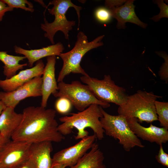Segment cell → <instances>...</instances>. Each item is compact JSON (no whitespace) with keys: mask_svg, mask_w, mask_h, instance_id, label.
I'll return each mask as SVG.
<instances>
[{"mask_svg":"<svg viewBox=\"0 0 168 168\" xmlns=\"http://www.w3.org/2000/svg\"><path fill=\"white\" fill-rule=\"evenodd\" d=\"M56 112L41 106L25 108L21 123L11 138L30 143L61 142L64 137L58 131Z\"/></svg>","mask_w":168,"mask_h":168,"instance_id":"obj_1","label":"cell"},{"mask_svg":"<svg viewBox=\"0 0 168 168\" xmlns=\"http://www.w3.org/2000/svg\"><path fill=\"white\" fill-rule=\"evenodd\" d=\"M101 107L93 104L82 111L70 113L69 116L60 117L59 120L62 123L58 126V131L63 135H66L70 134L73 129L75 128L78 132L75 138L78 140L88 136L89 133L85 129L90 128L97 138L102 140L105 131L100 121V119L103 117Z\"/></svg>","mask_w":168,"mask_h":168,"instance_id":"obj_2","label":"cell"},{"mask_svg":"<svg viewBox=\"0 0 168 168\" xmlns=\"http://www.w3.org/2000/svg\"><path fill=\"white\" fill-rule=\"evenodd\" d=\"M104 36V35L99 36L89 42L84 33L82 31L79 32L73 48L68 52L61 53L59 55L63 61V65L57 81L58 82L63 81L65 77L71 73L80 74L83 76L88 75L81 67V62L88 51L103 45L101 41Z\"/></svg>","mask_w":168,"mask_h":168,"instance_id":"obj_3","label":"cell"},{"mask_svg":"<svg viewBox=\"0 0 168 168\" xmlns=\"http://www.w3.org/2000/svg\"><path fill=\"white\" fill-rule=\"evenodd\" d=\"M161 97L152 92L138 90L135 94L128 96L126 103L119 106L118 113L126 118H135L138 122L151 123L158 120L154 103Z\"/></svg>","mask_w":168,"mask_h":168,"instance_id":"obj_4","label":"cell"},{"mask_svg":"<svg viewBox=\"0 0 168 168\" xmlns=\"http://www.w3.org/2000/svg\"><path fill=\"white\" fill-rule=\"evenodd\" d=\"M53 5L51 8H48L49 13L54 16V21L49 23L44 18V23L40 24L41 29L45 32L44 36L48 39L52 44H55L54 37L58 31L62 32L65 39L69 40L68 33L76 24L74 21H69L67 19L66 14L68 9L71 7L75 10L78 20V29L80 22V11L82 7L77 6L70 0H53L49 3L47 7Z\"/></svg>","mask_w":168,"mask_h":168,"instance_id":"obj_5","label":"cell"},{"mask_svg":"<svg viewBox=\"0 0 168 168\" xmlns=\"http://www.w3.org/2000/svg\"><path fill=\"white\" fill-rule=\"evenodd\" d=\"M101 110L103 117L100 119V121L106 135L118 139L119 143L127 152H130L136 146L140 148L145 147L130 128L126 118L120 115H110L102 107Z\"/></svg>","mask_w":168,"mask_h":168,"instance_id":"obj_6","label":"cell"},{"mask_svg":"<svg viewBox=\"0 0 168 168\" xmlns=\"http://www.w3.org/2000/svg\"><path fill=\"white\" fill-rule=\"evenodd\" d=\"M58 86V90L53 96L55 97L68 99L72 105L79 111L84 110L93 104L97 105L104 108L110 106L109 103L98 100L88 86L79 81H72L69 84L62 81L59 82Z\"/></svg>","mask_w":168,"mask_h":168,"instance_id":"obj_7","label":"cell"},{"mask_svg":"<svg viewBox=\"0 0 168 168\" xmlns=\"http://www.w3.org/2000/svg\"><path fill=\"white\" fill-rule=\"evenodd\" d=\"M81 81L88 86L95 96L103 102L112 103L119 105L124 104L128 95L124 88L116 85L109 75H105L101 80L88 75L80 77Z\"/></svg>","mask_w":168,"mask_h":168,"instance_id":"obj_8","label":"cell"},{"mask_svg":"<svg viewBox=\"0 0 168 168\" xmlns=\"http://www.w3.org/2000/svg\"><path fill=\"white\" fill-rule=\"evenodd\" d=\"M10 140L0 149V168H15L29 158L31 144Z\"/></svg>","mask_w":168,"mask_h":168,"instance_id":"obj_9","label":"cell"},{"mask_svg":"<svg viewBox=\"0 0 168 168\" xmlns=\"http://www.w3.org/2000/svg\"><path fill=\"white\" fill-rule=\"evenodd\" d=\"M96 138L94 134L88 135L75 145L57 152L52 158L53 166L61 164L70 167L74 166L91 148Z\"/></svg>","mask_w":168,"mask_h":168,"instance_id":"obj_10","label":"cell"},{"mask_svg":"<svg viewBox=\"0 0 168 168\" xmlns=\"http://www.w3.org/2000/svg\"><path fill=\"white\" fill-rule=\"evenodd\" d=\"M42 77H36L16 90L0 92V100L6 107L15 108L21 100L29 97L41 96Z\"/></svg>","mask_w":168,"mask_h":168,"instance_id":"obj_11","label":"cell"},{"mask_svg":"<svg viewBox=\"0 0 168 168\" xmlns=\"http://www.w3.org/2000/svg\"><path fill=\"white\" fill-rule=\"evenodd\" d=\"M127 121L130 128L138 138L159 145L168 141V130L165 128L157 127L152 124L149 127H145L141 125L135 118H127Z\"/></svg>","mask_w":168,"mask_h":168,"instance_id":"obj_12","label":"cell"},{"mask_svg":"<svg viewBox=\"0 0 168 168\" xmlns=\"http://www.w3.org/2000/svg\"><path fill=\"white\" fill-rule=\"evenodd\" d=\"M44 67L42 60H39L31 68L21 70L9 79L0 80V87L5 92L14 91L33 78L41 76Z\"/></svg>","mask_w":168,"mask_h":168,"instance_id":"obj_13","label":"cell"},{"mask_svg":"<svg viewBox=\"0 0 168 168\" xmlns=\"http://www.w3.org/2000/svg\"><path fill=\"white\" fill-rule=\"evenodd\" d=\"M56 56L47 57V63L42 74L41 86L42 100L41 106L46 108L48 99L51 94L53 95L58 90L55 77V64Z\"/></svg>","mask_w":168,"mask_h":168,"instance_id":"obj_14","label":"cell"},{"mask_svg":"<svg viewBox=\"0 0 168 168\" xmlns=\"http://www.w3.org/2000/svg\"><path fill=\"white\" fill-rule=\"evenodd\" d=\"M134 0H128L122 6L118 8L108 9L112 17L117 21L116 27L118 29H124L125 23L129 22L135 24L140 27L146 29L147 24L142 21L137 17L135 12Z\"/></svg>","mask_w":168,"mask_h":168,"instance_id":"obj_15","label":"cell"},{"mask_svg":"<svg viewBox=\"0 0 168 168\" xmlns=\"http://www.w3.org/2000/svg\"><path fill=\"white\" fill-rule=\"evenodd\" d=\"M64 49L63 44L60 42L38 49L27 50L17 45L14 47L15 52L24 55L28 61L30 67H33L34 63L41 58L51 56H59Z\"/></svg>","mask_w":168,"mask_h":168,"instance_id":"obj_16","label":"cell"},{"mask_svg":"<svg viewBox=\"0 0 168 168\" xmlns=\"http://www.w3.org/2000/svg\"><path fill=\"white\" fill-rule=\"evenodd\" d=\"M52 142L45 141L31 144L29 158L33 161L35 168H52L53 151Z\"/></svg>","mask_w":168,"mask_h":168,"instance_id":"obj_17","label":"cell"},{"mask_svg":"<svg viewBox=\"0 0 168 168\" xmlns=\"http://www.w3.org/2000/svg\"><path fill=\"white\" fill-rule=\"evenodd\" d=\"M14 109L6 107L0 115V133L9 139L19 126L22 118V114L16 113Z\"/></svg>","mask_w":168,"mask_h":168,"instance_id":"obj_18","label":"cell"},{"mask_svg":"<svg viewBox=\"0 0 168 168\" xmlns=\"http://www.w3.org/2000/svg\"><path fill=\"white\" fill-rule=\"evenodd\" d=\"M105 157L99 145L95 143L90 150L86 153L74 166L69 168H106Z\"/></svg>","mask_w":168,"mask_h":168,"instance_id":"obj_19","label":"cell"},{"mask_svg":"<svg viewBox=\"0 0 168 168\" xmlns=\"http://www.w3.org/2000/svg\"><path fill=\"white\" fill-rule=\"evenodd\" d=\"M26 58L24 56L12 55L8 54L7 51H0V60L4 64L3 73L6 79L11 78L16 74L17 71L27 65V63H19L20 61Z\"/></svg>","mask_w":168,"mask_h":168,"instance_id":"obj_20","label":"cell"},{"mask_svg":"<svg viewBox=\"0 0 168 168\" xmlns=\"http://www.w3.org/2000/svg\"><path fill=\"white\" fill-rule=\"evenodd\" d=\"M154 104L160 126L168 129V102L156 100Z\"/></svg>","mask_w":168,"mask_h":168,"instance_id":"obj_21","label":"cell"},{"mask_svg":"<svg viewBox=\"0 0 168 168\" xmlns=\"http://www.w3.org/2000/svg\"><path fill=\"white\" fill-rule=\"evenodd\" d=\"M9 7L14 8H20L26 11L33 12L34 11V6L27 0H2Z\"/></svg>","mask_w":168,"mask_h":168,"instance_id":"obj_22","label":"cell"},{"mask_svg":"<svg viewBox=\"0 0 168 168\" xmlns=\"http://www.w3.org/2000/svg\"><path fill=\"white\" fill-rule=\"evenodd\" d=\"M160 57H162L164 60L160 68L158 75L160 79L164 81L166 83L168 82V56L164 51H159L155 52Z\"/></svg>","mask_w":168,"mask_h":168,"instance_id":"obj_23","label":"cell"},{"mask_svg":"<svg viewBox=\"0 0 168 168\" xmlns=\"http://www.w3.org/2000/svg\"><path fill=\"white\" fill-rule=\"evenodd\" d=\"M72 104L67 98L60 97L57 100L55 104L56 111L62 114H66L69 112L71 109Z\"/></svg>","mask_w":168,"mask_h":168,"instance_id":"obj_24","label":"cell"},{"mask_svg":"<svg viewBox=\"0 0 168 168\" xmlns=\"http://www.w3.org/2000/svg\"><path fill=\"white\" fill-rule=\"evenodd\" d=\"M155 4H157L160 9V12L157 15L155 16L150 19L155 22H158L161 18L164 17L168 18V5L166 4L163 0L153 1Z\"/></svg>","mask_w":168,"mask_h":168,"instance_id":"obj_25","label":"cell"},{"mask_svg":"<svg viewBox=\"0 0 168 168\" xmlns=\"http://www.w3.org/2000/svg\"><path fill=\"white\" fill-rule=\"evenodd\" d=\"M96 19L100 22L102 23L107 22L112 17L111 14L109 10L103 7L97 8L95 12Z\"/></svg>","mask_w":168,"mask_h":168,"instance_id":"obj_26","label":"cell"},{"mask_svg":"<svg viewBox=\"0 0 168 168\" xmlns=\"http://www.w3.org/2000/svg\"><path fill=\"white\" fill-rule=\"evenodd\" d=\"M160 148L155 158L157 162L163 166L168 167V154L164 151L162 144L159 145Z\"/></svg>","mask_w":168,"mask_h":168,"instance_id":"obj_27","label":"cell"},{"mask_svg":"<svg viewBox=\"0 0 168 168\" xmlns=\"http://www.w3.org/2000/svg\"><path fill=\"white\" fill-rule=\"evenodd\" d=\"M127 0H106L105 2V8L109 9L118 8L124 4Z\"/></svg>","mask_w":168,"mask_h":168,"instance_id":"obj_28","label":"cell"},{"mask_svg":"<svg viewBox=\"0 0 168 168\" xmlns=\"http://www.w3.org/2000/svg\"><path fill=\"white\" fill-rule=\"evenodd\" d=\"M14 8L8 6L2 0H0V21H1L6 12L13 10Z\"/></svg>","mask_w":168,"mask_h":168,"instance_id":"obj_29","label":"cell"},{"mask_svg":"<svg viewBox=\"0 0 168 168\" xmlns=\"http://www.w3.org/2000/svg\"><path fill=\"white\" fill-rule=\"evenodd\" d=\"M15 168H35V167L32 160L29 158Z\"/></svg>","mask_w":168,"mask_h":168,"instance_id":"obj_30","label":"cell"},{"mask_svg":"<svg viewBox=\"0 0 168 168\" xmlns=\"http://www.w3.org/2000/svg\"><path fill=\"white\" fill-rule=\"evenodd\" d=\"M10 140L3 137L0 133V149Z\"/></svg>","mask_w":168,"mask_h":168,"instance_id":"obj_31","label":"cell"},{"mask_svg":"<svg viewBox=\"0 0 168 168\" xmlns=\"http://www.w3.org/2000/svg\"><path fill=\"white\" fill-rule=\"evenodd\" d=\"M66 166L63 165H55L52 166V168H65Z\"/></svg>","mask_w":168,"mask_h":168,"instance_id":"obj_32","label":"cell"},{"mask_svg":"<svg viewBox=\"0 0 168 168\" xmlns=\"http://www.w3.org/2000/svg\"><path fill=\"white\" fill-rule=\"evenodd\" d=\"M6 107L3 102L0 100V115L2 110Z\"/></svg>","mask_w":168,"mask_h":168,"instance_id":"obj_33","label":"cell"},{"mask_svg":"<svg viewBox=\"0 0 168 168\" xmlns=\"http://www.w3.org/2000/svg\"><path fill=\"white\" fill-rule=\"evenodd\" d=\"M35 2H37L39 3L40 5H41L43 7L46 8H47V6H46L42 0H35Z\"/></svg>","mask_w":168,"mask_h":168,"instance_id":"obj_34","label":"cell"}]
</instances>
